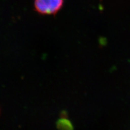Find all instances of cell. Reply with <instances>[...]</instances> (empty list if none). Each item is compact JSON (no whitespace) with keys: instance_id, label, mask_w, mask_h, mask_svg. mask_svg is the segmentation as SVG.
Masks as SVG:
<instances>
[{"instance_id":"obj_1","label":"cell","mask_w":130,"mask_h":130,"mask_svg":"<svg viewBox=\"0 0 130 130\" xmlns=\"http://www.w3.org/2000/svg\"><path fill=\"white\" fill-rule=\"evenodd\" d=\"M63 0H35V7L39 13L43 14H53L60 9Z\"/></svg>"},{"instance_id":"obj_2","label":"cell","mask_w":130,"mask_h":130,"mask_svg":"<svg viewBox=\"0 0 130 130\" xmlns=\"http://www.w3.org/2000/svg\"><path fill=\"white\" fill-rule=\"evenodd\" d=\"M58 127L60 130H73V125L70 121L67 119L62 118L58 121Z\"/></svg>"}]
</instances>
